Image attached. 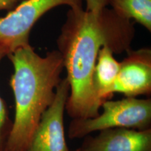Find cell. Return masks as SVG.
Instances as JSON below:
<instances>
[{"mask_svg":"<svg viewBox=\"0 0 151 151\" xmlns=\"http://www.w3.org/2000/svg\"><path fill=\"white\" fill-rule=\"evenodd\" d=\"M117 14L151 30V0H107Z\"/></svg>","mask_w":151,"mask_h":151,"instance_id":"obj_9","label":"cell"},{"mask_svg":"<svg viewBox=\"0 0 151 151\" xmlns=\"http://www.w3.org/2000/svg\"><path fill=\"white\" fill-rule=\"evenodd\" d=\"M120 62V70L112 92L126 97L150 95L151 93V50L150 48L130 50Z\"/></svg>","mask_w":151,"mask_h":151,"instance_id":"obj_6","label":"cell"},{"mask_svg":"<svg viewBox=\"0 0 151 151\" xmlns=\"http://www.w3.org/2000/svg\"><path fill=\"white\" fill-rule=\"evenodd\" d=\"M86 11L99 14L107 6V0H86Z\"/></svg>","mask_w":151,"mask_h":151,"instance_id":"obj_11","label":"cell"},{"mask_svg":"<svg viewBox=\"0 0 151 151\" xmlns=\"http://www.w3.org/2000/svg\"><path fill=\"white\" fill-rule=\"evenodd\" d=\"M70 151H80V150H79V149H78V148H77V149H76V150H70Z\"/></svg>","mask_w":151,"mask_h":151,"instance_id":"obj_13","label":"cell"},{"mask_svg":"<svg viewBox=\"0 0 151 151\" xmlns=\"http://www.w3.org/2000/svg\"><path fill=\"white\" fill-rule=\"evenodd\" d=\"M69 95L67 78H62L56 88L53 102L42 115L24 151H70L66 141L64 126V115Z\"/></svg>","mask_w":151,"mask_h":151,"instance_id":"obj_5","label":"cell"},{"mask_svg":"<svg viewBox=\"0 0 151 151\" xmlns=\"http://www.w3.org/2000/svg\"><path fill=\"white\" fill-rule=\"evenodd\" d=\"M134 36L131 20L113 9L106 7L99 14L69 9L58 46L69 84L65 110L70 118H91L99 114L103 103L94 92L93 74L100 48L106 46L113 53L127 52Z\"/></svg>","mask_w":151,"mask_h":151,"instance_id":"obj_1","label":"cell"},{"mask_svg":"<svg viewBox=\"0 0 151 151\" xmlns=\"http://www.w3.org/2000/svg\"><path fill=\"white\" fill-rule=\"evenodd\" d=\"M24 0H0V11H11Z\"/></svg>","mask_w":151,"mask_h":151,"instance_id":"obj_12","label":"cell"},{"mask_svg":"<svg viewBox=\"0 0 151 151\" xmlns=\"http://www.w3.org/2000/svg\"><path fill=\"white\" fill-rule=\"evenodd\" d=\"M113 52L105 46L100 48L93 74V86L96 96L101 102L113 97L112 88L120 67Z\"/></svg>","mask_w":151,"mask_h":151,"instance_id":"obj_8","label":"cell"},{"mask_svg":"<svg viewBox=\"0 0 151 151\" xmlns=\"http://www.w3.org/2000/svg\"><path fill=\"white\" fill-rule=\"evenodd\" d=\"M7 57L14 70L10 86L15 117L4 151H24L42 115L53 102L65 69L63 58L58 50L39 55L30 44Z\"/></svg>","mask_w":151,"mask_h":151,"instance_id":"obj_2","label":"cell"},{"mask_svg":"<svg viewBox=\"0 0 151 151\" xmlns=\"http://www.w3.org/2000/svg\"><path fill=\"white\" fill-rule=\"evenodd\" d=\"M4 57V55L0 53V62ZM12 124L13 122L9 117V111L6 104L0 96V151L5 150Z\"/></svg>","mask_w":151,"mask_h":151,"instance_id":"obj_10","label":"cell"},{"mask_svg":"<svg viewBox=\"0 0 151 151\" xmlns=\"http://www.w3.org/2000/svg\"><path fill=\"white\" fill-rule=\"evenodd\" d=\"M97 116L86 119H72L68 136L81 139L111 128H128L136 130L151 129V99L126 97L117 101L106 100Z\"/></svg>","mask_w":151,"mask_h":151,"instance_id":"obj_3","label":"cell"},{"mask_svg":"<svg viewBox=\"0 0 151 151\" xmlns=\"http://www.w3.org/2000/svg\"><path fill=\"white\" fill-rule=\"evenodd\" d=\"M84 138L80 151H151V129L111 128Z\"/></svg>","mask_w":151,"mask_h":151,"instance_id":"obj_7","label":"cell"},{"mask_svg":"<svg viewBox=\"0 0 151 151\" xmlns=\"http://www.w3.org/2000/svg\"><path fill=\"white\" fill-rule=\"evenodd\" d=\"M83 8V0H24L0 18V53L5 56L29 45L30 32L39 19L55 7Z\"/></svg>","mask_w":151,"mask_h":151,"instance_id":"obj_4","label":"cell"}]
</instances>
